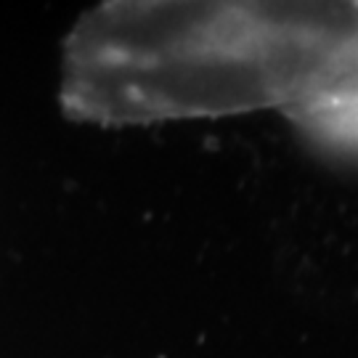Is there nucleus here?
<instances>
[{"label": "nucleus", "mask_w": 358, "mask_h": 358, "mask_svg": "<svg viewBox=\"0 0 358 358\" xmlns=\"http://www.w3.org/2000/svg\"><path fill=\"white\" fill-rule=\"evenodd\" d=\"M358 62V6L103 3L64 48L75 120L130 125L289 106L303 115Z\"/></svg>", "instance_id": "obj_1"}]
</instances>
